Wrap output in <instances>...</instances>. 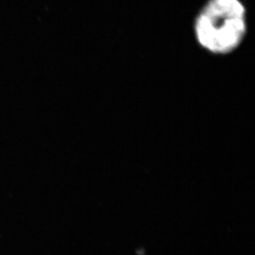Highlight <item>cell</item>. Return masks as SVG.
<instances>
[{"label": "cell", "instance_id": "obj_1", "mask_svg": "<svg viewBox=\"0 0 255 255\" xmlns=\"http://www.w3.org/2000/svg\"><path fill=\"white\" fill-rule=\"evenodd\" d=\"M247 11L241 0H208L196 16L199 46L214 55L236 51L247 33Z\"/></svg>", "mask_w": 255, "mask_h": 255}]
</instances>
